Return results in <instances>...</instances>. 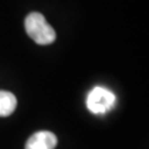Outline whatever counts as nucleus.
<instances>
[{"mask_svg": "<svg viewBox=\"0 0 149 149\" xmlns=\"http://www.w3.org/2000/svg\"><path fill=\"white\" fill-rule=\"evenodd\" d=\"M17 98L10 92L0 91V117H7L15 112Z\"/></svg>", "mask_w": 149, "mask_h": 149, "instance_id": "20e7f679", "label": "nucleus"}, {"mask_svg": "<svg viewBox=\"0 0 149 149\" xmlns=\"http://www.w3.org/2000/svg\"><path fill=\"white\" fill-rule=\"evenodd\" d=\"M24 28L28 36L40 45H48L54 42L56 33L49 24L42 13L32 12L28 15L24 21Z\"/></svg>", "mask_w": 149, "mask_h": 149, "instance_id": "f257e3e1", "label": "nucleus"}, {"mask_svg": "<svg viewBox=\"0 0 149 149\" xmlns=\"http://www.w3.org/2000/svg\"><path fill=\"white\" fill-rule=\"evenodd\" d=\"M58 138L53 133L42 130L32 135L26 143V149H54Z\"/></svg>", "mask_w": 149, "mask_h": 149, "instance_id": "7ed1b4c3", "label": "nucleus"}, {"mask_svg": "<svg viewBox=\"0 0 149 149\" xmlns=\"http://www.w3.org/2000/svg\"><path fill=\"white\" fill-rule=\"evenodd\" d=\"M116 102L114 93L102 86H96L91 91L86 98V106L93 114H105L111 111Z\"/></svg>", "mask_w": 149, "mask_h": 149, "instance_id": "f03ea898", "label": "nucleus"}]
</instances>
